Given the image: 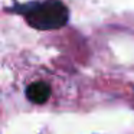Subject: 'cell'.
I'll use <instances>...</instances> for the list:
<instances>
[{"label": "cell", "instance_id": "1", "mask_svg": "<svg viewBox=\"0 0 134 134\" xmlns=\"http://www.w3.org/2000/svg\"><path fill=\"white\" fill-rule=\"evenodd\" d=\"M20 13L36 30H58L69 20V9L61 0H45L25 4Z\"/></svg>", "mask_w": 134, "mask_h": 134}, {"label": "cell", "instance_id": "2", "mask_svg": "<svg viewBox=\"0 0 134 134\" xmlns=\"http://www.w3.org/2000/svg\"><path fill=\"white\" fill-rule=\"evenodd\" d=\"M51 94H52V90H51V85L46 84L43 81H36L32 82L29 87L26 88V98L29 99L33 104L42 105L51 98Z\"/></svg>", "mask_w": 134, "mask_h": 134}]
</instances>
